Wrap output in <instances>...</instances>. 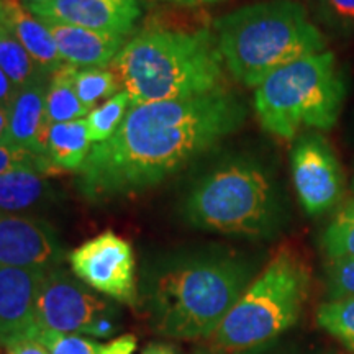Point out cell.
<instances>
[{
  "label": "cell",
  "mask_w": 354,
  "mask_h": 354,
  "mask_svg": "<svg viewBox=\"0 0 354 354\" xmlns=\"http://www.w3.org/2000/svg\"><path fill=\"white\" fill-rule=\"evenodd\" d=\"M318 325L354 351V297L331 299L317 312Z\"/></svg>",
  "instance_id": "obj_23"
},
{
  "label": "cell",
  "mask_w": 354,
  "mask_h": 354,
  "mask_svg": "<svg viewBox=\"0 0 354 354\" xmlns=\"http://www.w3.org/2000/svg\"><path fill=\"white\" fill-rule=\"evenodd\" d=\"M174 2H180V0H174Z\"/></svg>",
  "instance_id": "obj_38"
},
{
  "label": "cell",
  "mask_w": 354,
  "mask_h": 354,
  "mask_svg": "<svg viewBox=\"0 0 354 354\" xmlns=\"http://www.w3.org/2000/svg\"><path fill=\"white\" fill-rule=\"evenodd\" d=\"M44 148L46 156L61 171H81L92 149L86 118L48 125L44 131Z\"/></svg>",
  "instance_id": "obj_17"
},
{
  "label": "cell",
  "mask_w": 354,
  "mask_h": 354,
  "mask_svg": "<svg viewBox=\"0 0 354 354\" xmlns=\"http://www.w3.org/2000/svg\"><path fill=\"white\" fill-rule=\"evenodd\" d=\"M322 248L330 259H354V201L346 203L326 227Z\"/></svg>",
  "instance_id": "obj_24"
},
{
  "label": "cell",
  "mask_w": 354,
  "mask_h": 354,
  "mask_svg": "<svg viewBox=\"0 0 354 354\" xmlns=\"http://www.w3.org/2000/svg\"><path fill=\"white\" fill-rule=\"evenodd\" d=\"M21 2H24L26 7H30V6H38V3H44L48 2V0H21Z\"/></svg>",
  "instance_id": "obj_35"
},
{
  "label": "cell",
  "mask_w": 354,
  "mask_h": 354,
  "mask_svg": "<svg viewBox=\"0 0 354 354\" xmlns=\"http://www.w3.org/2000/svg\"><path fill=\"white\" fill-rule=\"evenodd\" d=\"M68 261L84 284L115 300L135 304V254L125 238L104 232L71 251Z\"/></svg>",
  "instance_id": "obj_8"
},
{
  "label": "cell",
  "mask_w": 354,
  "mask_h": 354,
  "mask_svg": "<svg viewBox=\"0 0 354 354\" xmlns=\"http://www.w3.org/2000/svg\"><path fill=\"white\" fill-rule=\"evenodd\" d=\"M136 349V338L133 335H123L107 344H102L100 354H133Z\"/></svg>",
  "instance_id": "obj_31"
},
{
  "label": "cell",
  "mask_w": 354,
  "mask_h": 354,
  "mask_svg": "<svg viewBox=\"0 0 354 354\" xmlns=\"http://www.w3.org/2000/svg\"><path fill=\"white\" fill-rule=\"evenodd\" d=\"M50 73H43L26 86L20 87L8 107L7 145L26 151L44 154V99H46Z\"/></svg>",
  "instance_id": "obj_15"
},
{
  "label": "cell",
  "mask_w": 354,
  "mask_h": 354,
  "mask_svg": "<svg viewBox=\"0 0 354 354\" xmlns=\"http://www.w3.org/2000/svg\"><path fill=\"white\" fill-rule=\"evenodd\" d=\"M35 338L41 339L51 354H100L102 348V344L77 335L39 333Z\"/></svg>",
  "instance_id": "obj_27"
},
{
  "label": "cell",
  "mask_w": 354,
  "mask_h": 354,
  "mask_svg": "<svg viewBox=\"0 0 354 354\" xmlns=\"http://www.w3.org/2000/svg\"><path fill=\"white\" fill-rule=\"evenodd\" d=\"M245 118V104L227 88L135 105L112 138L92 145L79 189L94 202L143 192L218 145Z\"/></svg>",
  "instance_id": "obj_1"
},
{
  "label": "cell",
  "mask_w": 354,
  "mask_h": 354,
  "mask_svg": "<svg viewBox=\"0 0 354 354\" xmlns=\"http://www.w3.org/2000/svg\"><path fill=\"white\" fill-rule=\"evenodd\" d=\"M292 179L299 201L308 215L333 209L344 190L342 166L333 149L320 135H305L290 154Z\"/></svg>",
  "instance_id": "obj_10"
},
{
  "label": "cell",
  "mask_w": 354,
  "mask_h": 354,
  "mask_svg": "<svg viewBox=\"0 0 354 354\" xmlns=\"http://www.w3.org/2000/svg\"><path fill=\"white\" fill-rule=\"evenodd\" d=\"M0 12H2V0H0Z\"/></svg>",
  "instance_id": "obj_37"
},
{
  "label": "cell",
  "mask_w": 354,
  "mask_h": 354,
  "mask_svg": "<svg viewBox=\"0 0 354 354\" xmlns=\"http://www.w3.org/2000/svg\"><path fill=\"white\" fill-rule=\"evenodd\" d=\"M0 68L17 87H24L46 71L39 68L30 53L0 20Z\"/></svg>",
  "instance_id": "obj_20"
},
{
  "label": "cell",
  "mask_w": 354,
  "mask_h": 354,
  "mask_svg": "<svg viewBox=\"0 0 354 354\" xmlns=\"http://www.w3.org/2000/svg\"><path fill=\"white\" fill-rule=\"evenodd\" d=\"M330 294L333 299L354 297V259H330L326 266Z\"/></svg>",
  "instance_id": "obj_26"
},
{
  "label": "cell",
  "mask_w": 354,
  "mask_h": 354,
  "mask_svg": "<svg viewBox=\"0 0 354 354\" xmlns=\"http://www.w3.org/2000/svg\"><path fill=\"white\" fill-rule=\"evenodd\" d=\"M130 107V97L125 91H122L117 95L105 100L104 104H100L99 107L91 110V113L86 117V122L92 145L104 143V141L112 138L115 131L120 128Z\"/></svg>",
  "instance_id": "obj_21"
},
{
  "label": "cell",
  "mask_w": 354,
  "mask_h": 354,
  "mask_svg": "<svg viewBox=\"0 0 354 354\" xmlns=\"http://www.w3.org/2000/svg\"><path fill=\"white\" fill-rule=\"evenodd\" d=\"M44 269L0 266V344L38 335L37 300Z\"/></svg>",
  "instance_id": "obj_12"
},
{
  "label": "cell",
  "mask_w": 354,
  "mask_h": 354,
  "mask_svg": "<svg viewBox=\"0 0 354 354\" xmlns=\"http://www.w3.org/2000/svg\"><path fill=\"white\" fill-rule=\"evenodd\" d=\"M74 86L88 110H94L100 100H109L122 92V84L110 68H79Z\"/></svg>",
  "instance_id": "obj_22"
},
{
  "label": "cell",
  "mask_w": 354,
  "mask_h": 354,
  "mask_svg": "<svg viewBox=\"0 0 354 354\" xmlns=\"http://www.w3.org/2000/svg\"><path fill=\"white\" fill-rule=\"evenodd\" d=\"M185 2H214V0H185Z\"/></svg>",
  "instance_id": "obj_36"
},
{
  "label": "cell",
  "mask_w": 354,
  "mask_h": 354,
  "mask_svg": "<svg viewBox=\"0 0 354 354\" xmlns=\"http://www.w3.org/2000/svg\"><path fill=\"white\" fill-rule=\"evenodd\" d=\"M19 169L38 171L48 177L64 172L53 165L51 159L44 156V154L26 151V149L15 148V146L8 145L0 146V176Z\"/></svg>",
  "instance_id": "obj_25"
},
{
  "label": "cell",
  "mask_w": 354,
  "mask_h": 354,
  "mask_svg": "<svg viewBox=\"0 0 354 354\" xmlns=\"http://www.w3.org/2000/svg\"><path fill=\"white\" fill-rule=\"evenodd\" d=\"M79 68L71 64H63L55 73L50 74L46 99H44V123L74 122L87 117L91 113L86 105L79 99L74 79Z\"/></svg>",
  "instance_id": "obj_19"
},
{
  "label": "cell",
  "mask_w": 354,
  "mask_h": 354,
  "mask_svg": "<svg viewBox=\"0 0 354 354\" xmlns=\"http://www.w3.org/2000/svg\"><path fill=\"white\" fill-rule=\"evenodd\" d=\"M28 8L43 20L120 37L135 28L141 15L138 0H48Z\"/></svg>",
  "instance_id": "obj_13"
},
{
  "label": "cell",
  "mask_w": 354,
  "mask_h": 354,
  "mask_svg": "<svg viewBox=\"0 0 354 354\" xmlns=\"http://www.w3.org/2000/svg\"><path fill=\"white\" fill-rule=\"evenodd\" d=\"M216 43L234 79L258 87L277 69L326 51L320 30L294 0L243 7L216 20Z\"/></svg>",
  "instance_id": "obj_3"
},
{
  "label": "cell",
  "mask_w": 354,
  "mask_h": 354,
  "mask_svg": "<svg viewBox=\"0 0 354 354\" xmlns=\"http://www.w3.org/2000/svg\"><path fill=\"white\" fill-rule=\"evenodd\" d=\"M353 185H354V183H353Z\"/></svg>",
  "instance_id": "obj_39"
},
{
  "label": "cell",
  "mask_w": 354,
  "mask_h": 354,
  "mask_svg": "<svg viewBox=\"0 0 354 354\" xmlns=\"http://www.w3.org/2000/svg\"><path fill=\"white\" fill-rule=\"evenodd\" d=\"M6 348V354H51L50 348L38 338H24Z\"/></svg>",
  "instance_id": "obj_30"
},
{
  "label": "cell",
  "mask_w": 354,
  "mask_h": 354,
  "mask_svg": "<svg viewBox=\"0 0 354 354\" xmlns=\"http://www.w3.org/2000/svg\"><path fill=\"white\" fill-rule=\"evenodd\" d=\"M8 138V109L0 107V146L7 145Z\"/></svg>",
  "instance_id": "obj_33"
},
{
  "label": "cell",
  "mask_w": 354,
  "mask_h": 354,
  "mask_svg": "<svg viewBox=\"0 0 354 354\" xmlns=\"http://www.w3.org/2000/svg\"><path fill=\"white\" fill-rule=\"evenodd\" d=\"M141 354H177L176 349L169 344H149Z\"/></svg>",
  "instance_id": "obj_34"
},
{
  "label": "cell",
  "mask_w": 354,
  "mask_h": 354,
  "mask_svg": "<svg viewBox=\"0 0 354 354\" xmlns=\"http://www.w3.org/2000/svg\"><path fill=\"white\" fill-rule=\"evenodd\" d=\"M323 19L336 28H354V0H320Z\"/></svg>",
  "instance_id": "obj_28"
},
{
  "label": "cell",
  "mask_w": 354,
  "mask_h": 354,
  "mask_svg": "<svg viewBox=\"0 0 354 354\" xmlns=\"http://www.w3.org/2000/svg\"><path fill=\"white\" fill-rule=\"evenodd\" d=\"M246 269L232 259L194 261L166 272L154 290V317L171 338H210L243 295Z\"/></svg>",
  "instance_id": "obj_6"
},
{
  "label": "cell",
  "mask_w": 354,
  "mask_h": 354,
  "mask_svg": "<svg viewBox=\"0 0 354 354\" xmlns=\"http://www.w3.org/2000/svg\"><path fill=\"white\" fill-rule=\"evenodd\" d=\"M346 86L335 55L323 51L277 69L256 87L254 110L261 127L292 140L307 128L330 130L342 113Z\"/></svg>",
  "instance_id": "obj_4"
},
{
  "label": "cell",
  "mask_w": 354,
  "mask_h": 354,
  "mask_svg": "<svg viewBox=\"0 0 354 354\" xmlns=\"http://www.w3.org/2000/svg\"><path fill=\"white\" fill-rule=\"evenodd\" d=\"M17 92H19V87L12 82V79L7 76L6 71L0 68V107H10Z\"/></svg>",
  "instance_id": "obj_32"
},
{
  "label": "cell",
  "mask_w": 354,
  "mask_h": 354,
  "mask_svg": "<svg viewBox=\"0 0 354 354\" xmlns=\"http://www.w3.org/2000/svg\"><path fill=\"white\" fill-rule=\"evenodd\" d=\"M109 308L105 300L92 294L64 269L55 268L46 272L38 294V335H87L92 323Z\"/></svg>",
  "instance_id": "obj_9"
},
{
  "label": "cell",
  "mask_w": 354,
  "mask_h": 354,
  "mask_svg": "<svg viewBox=\"0 0 354 354\" xmlns=\"http://www.w3.org/2000/svg\"><path fill=\"white\" fill-rule=\"evenodd\" d=\"M50 177L32 169H19L0 176V214L26 215L50 201Z\"/></svg>",
  "instance_id": "obj_18"
},
{
  "label": "cell",
  "mask_w": 354,
  "mask_h": 354,
  "mask_svg": "<svg viewBox=\"0 0 354 354\" xmlns=\"http://www.w3.org/2000/svg\"><path fill=\"white\" fill-rule=\"evenodd\" d=\"M117 328H118L117 312L110 307L107 312L102 313V315L92 323V326L88 328L87 335L95 339H107V338H112Z\"/></svg>",
  "instance_id": "obj_29"
},
{
  "label": "cell",
  "mask_w": 354,
  "mask_h": 354,
  "mask_svg": "<svg viewBox=\"0 0 354 354\" xmlns=\"http://www.w3.org/2000/svg\"><path fill=\"white\" fill-rule=\"evenodd\" d=\"M109 68L131 107L223 88V57L209 30H145L128 39Z\"/></svg>",
  "instance_id": "obj_2"
},
{
  "label": "cell",
  "mask_w": 354,
  "mask_h": 354,
  "mask_svg": "<svg viewBox=\"0 0 354 354\" xmlns=\"http://www.w3.org/2000/svg\"><path fill=\"white\" fill-rule=\"evenodd\" d=\"M190 225L233 236H271L279 203L271 177L258 162L233 159L209 172L185 201Z\"/></svg>",
  "instance_id": "obj_7"
},
{
  "label": "cell",
  "mask_w": 354,
  "mask_h": 354,
  "mask_svg": "<svg viewBox=\"0 0 354 354\" xmlns=\"http://www.w3.org/2000/svg\"><path fill=\"white\" fill-rule=\"evenodd\" d=\"M43 21L55 38L63 63L76 68H109L127 43V37L120 35L94 32L50 20Z\"/></svg>",
  "instance_id": "obj_14"
},
{
  "label": "cell",
  "mask_w": 354,
  "mask_h": 354,
  "mask_svg": "<svg viewBox=\"0 0 354 354\" xmlns=\"http://www.w3.org/2000/svg\"><path fill=\"white\" fill-rule=\"evenodd\" d=\"M0 20L46 73H55L64 64L50 28L21 0H2Z\"/></svg>",
  "instance_id": "obj_16"
},
{
  "label": "cell",
  "mask_w": 354,
  "mask_h": 354,
  "mask_svg": "<svg viewBox=\"0 0 354 354\" xmlns=\"http://www.w3.org/2000/svg\"><path fill=\"white\" fill-rule=\"evenodd\" d=\"M63 246L46 221L30 215L0 214V266L51 269L59 268Z\"/></svg>",
  "instance_id": "obj_11"
},
{
  "label": "cell",
  "mask_w": 354,
  "mask_h": 354,
  "mask_svg": "<svg viewBox=\"0 0 354 354\" xmlns=\"http://www.w3.org/2000/svg\"><path fill=\"white\" fill-rule=\"evenodd\" d=\"M308 289L310 269L302 256L281 246L210 336L212 343L238 353L271 342L299 320Z\"/></svg>",
  "instance_id": "obj_5"
}]
</instances>
